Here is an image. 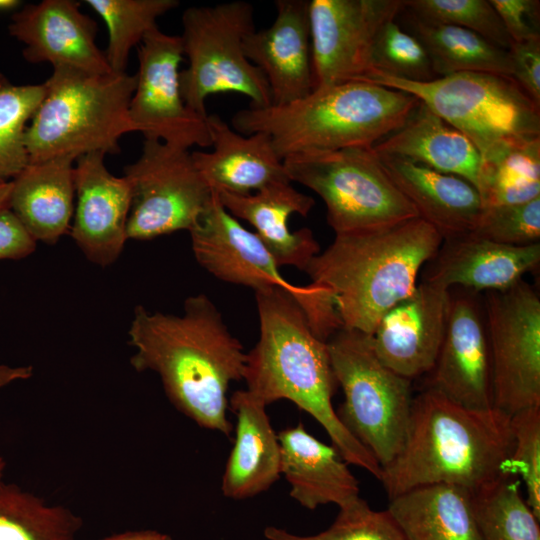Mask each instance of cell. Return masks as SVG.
<instances>
[{
  "mask_svg": "<svg viewBox=\"0 0 540 540\" xmlns=\"http://www.w3.org/2000/svg\"><path fill=\"white\" fill-rule=\"evenodd\" d=\"M131 366L158 375L170 402L202 428L228 436V389L243 379L247 353L205 294L188 297L183 313L134 309L128 329Z\"/></svg>",
  "mask_w": 540,
  "mask_h": 540,
  "instance_id": "cell-1",
  "label": "cell"
},
{
  "mask_svg": "<svg viewBox=\"0 0 540 540\" xmlns=\"http://www.w3.org/2000/svg\"><path fill=\"white\" fill-rule=\"evenodd\" d=\"M259 338L247 353L246 390L265 406L286 399L311 415L348 463L380 480L375 457L347 430L332 405L336 389L327 342L297 300L281 288L255 292Z\"/></svg>",
  "mask_w": 540,
  "mask_h": 540,
  "instance_id": "cell-2",
  "label": "cell"
},
{
  "mask_svg": "<svg viewBox=\"0 0 540 540\" xmlns=\"http://www.w3.org/2000/svg\"><path fill=\"white\" fill-rule=\"evenodd\" d=\"M512 449L510 416L465 408L426 387L413 398L404 446L382 467L380 481L389 499L429 484L476 493L514 474Z\"/></svg>",
  "mask_w": 540,
  "mask_h": 540,
  "instance_id": "cell-3",
  "label": "cell"
},
{
  "mask_svg": "<svg viewBox=\"0 0 540 540\" xmlns=\"http://www.w3.org/2000/svg\"><path fill=\"white\" fill-rule=\"evenodd\" d=\"M443 238L420 217L335 234L305 272L327 293L341 329L372 335L382 316L413 293Z\"/></svg>",
  "mask_w": 540,
  "mask_h": 540,
  "instance_id": "cell-4",
  "label": "cell"
},
{
  "mask_svg": "<svg viewBox=\"0 0 540 540\" xmlns=\"http://www.w3.org/2000/svg\"><path fill=\"white\" fill-rule=\"evenodd\" d=\"M419 100L369 82L319 87L286 105L249 107L235 113L241 134L270 136L281 159L310 151L371 148L402 126Z\"/></svg>",
  "mask_w": 540,
  "mask_h": 540,
  "instance_id": "cell-5",
  "label": "cell"
},
{
  "mask_svg": "<svg viewBox=\"0 0 540 540\" xmlns=\"http://www.w3.org/2000/svg\"><path fill=\"white\" fill-rule=\"evenodd\" d=\"M137 76L53 68L24 133L28 162L91 152L115 154L120 138L138 132L129 114Z\"/></svg>",
  "mask_w": 540,
  "mask_h": 540,
  "instance_id": "cell-6",
  "label": "cell"
},
{
  "mask_svg": "<svg viewBox=\"0 0 540 540\" xmlns=\"http://www.w3.org/2000/svg\"><path fill=\"white\" fill-rule=\"evenodd\" d=\"M361 82L413 95L463 133L480 157L504 143L540 137V106L510 76L459 72L418 82L372 71Z\"/></svg>",
  "mask_w": 540,
  "mask_h": 540,
  "instance_id": "cell-7",
  "label": "cell"
},
{
  "mask_svg": "<svg viewBox=\"0 0 540 540\" xmlns=\"http://www.w3.org/2000/svg\"><path fill=\"white\" fill-rule=\"evenodd\" d=\"M327 345L344 394L337 416L382 468L400 453L406 440L413 402L411 380L380 361L371 335L340 329Z\"/></svg>",
  "mask_w": 540,
  "mask_h": 540,
  "instance_id": "cell-8",
  "label": "cell"
},
{
  "mask_svg": "<svg viewBox=\"0 0 540 540\" xmlns=\"http://www.w3.org/2000/svg\"><path fill=\"white\" fill-rule=\"evenodd\" d=\"M183 53L188 59L180 71V91L186 106L207 117L205 102L213 94L239 93L251 107L272 105L263 72L245 55V38L255 31L253 6L231 1L212 6H192L182 15Z\"/></svg>",
  "mask_w": 540,
  "mask_h": 540,
  "instance_id": "cell-9",
  "label": "cell"
},
{
  "mask_svg": "<svg viewBox=\"0 0 540 540\" xmlns=\"http://www.w3.org/2000/svg\"><path fill=\"white\" fill-rule=\"evenodd\" d=\"M283 163L291 182L321 197L335 234L419 217L385 172L373 147L301 152L285 157Z\"/></svg>",
  "mask_w": 540,
  "mask_h": 540,
  "instance_id": "cell-10",
  "label": "cell"
},
{
  "mask_svg": "<svg viewBox=\"0 0 540 540\" xmlns=\"http://www.w3.org/2000/svg\"><path fill=\"white\" fill-rule=\"evenodd\" d=\"M198 264L224 282L255 292L281 288L303 309L313 332L322 340L341 329L327 293L319 286L295 285L280 273V267L255 232L247 230L221 204L217 194L189 231Z\"/></svg>",
  "mask_w": 540,
  "mask_h": 540,
  "instance_id": "cell-11",
  "label": "cell"
},
{
  "mask_svg": "<svg viewBox=\"0 0 540 540\" xmlns=\"http://www.w3.org/2000/svg\"><path fill=\"white\" fill-rule=\"evenodd\" d=\"M124 176L132 191L128 239L190 231L213 196L189 150L158 139H145L140 157L124 167Z\"/></svg>",
  "mask_w": 540,
  "mask_h": 540,
  "instance_id": "cell-12",
  "label": "cell"
},
{
  "mask_svg": "<svg viewBox=\"0 0 540 540\" xmlns=\"http://www.w3.org/2000/svg\"><path fill=\"white\" fill-rule=\"evenodd\" d=\"M483 313L489 344L493 407L513 414L540 406V299L523 279L488 291Z\"/></svg>",
  "mask_w": 540,
  "mask_h": 540,
  "instance_id": "cell-13",
  "label": "cell"
},
{
  "mask_svg": "<svg viewBox=\"0 0 540 540\" xmlns=\"http://www.w3.org/2000/svg\"><path fill=\"white\" fill-rule=\"evenodd\" d=\"M181 36L153 28L138 48L136 88L129 105L132 122L145 139L188 149L211 146L207 117L189 109L180 91Z\"/></svg>",
  "mask_w": 540,
  "mask_h": 540,
  "instance_id": "cell-14",
  "label": "cell"
},
{
  "mask_svg": "<svg viewBox=\"0 0 540 540\" xmlns=\"http://www.w3.org/2000/svg\"><path fill=\"white\" fill-rule=\"evenodd\" d=\"M403 9V0L309 1L313 90L368 76L380 28Z\"/></svg>",
  "mask_w": 540,
  "mask_h": 540,
  "instance_id": "cell-15",
  "label": "cell"
},
{
  "mask_svg": "<svg viewBox=\"0 0 540 540\" xmlns=\"http://www.w3.org/2000/svg\"><path fill=\"white\" fill-rule=\"evenodd\" d=\"M450 289L444 338L427 383L472 410L493 409L489 344L481 308L472 290Z\"/></svg>",
  "mask_w": 540,
  "mask_h": 540,
  "instance_id": "cell-16",
  "label": "cell"
},
{
  "mask_svg": "<svg viewBox=\"0 0 540 540\" xmlns=\"http://www.w3.org/2000/svg\"><path fill=\"white\" fill-rule=\"evenodd\" d=\"M104 156L91 152L75 160L76 203L69 231L84 256L101 267L113 264L123 251L132 200L128 179L110 173Z\"/></svg>",
  "mask_w": 540,
  "mask_h": 540,
  "instance_id": "cell-17",
  "label": "cell"
},
{
  "mask_svg": "<svg viewBox=\"0 0 540 540\" xmlns=\"http://www.w3.org/2000/svg\"><path fill=\"white\" fill-rule=\"evenodd\" d=\"M97 23L72 0H43L16 11L9 34L24 45L30 63H50L88 73H113L96 44Z\"/></svg>",
  "mask_w": 540,
  "mask_h": 540,
  "instance_id": "cell-18",
  "label": "cell"
},
{
  "mask_svg": "<svg viewBox=\"0 0 540 540\" xmlns=\"http://www.w3.org/2000/svg\"><path fill=\"white\" fill-rule=\"evenodd\" d=\"M449 305L450 289L417 284L382 316L371 335L380 361L409 380L429 373L444 338Z\"/></svg>",
  "mask_w": 540,
  "mask_h": 540,
  "instance_id": "cell-19",
  "label": "cell"
},
{
  "mask_svg": "<svg viewBox=\"0 0 540 540\" xmlns=\"http://www.w3.org/2000/svg\"><path fill=\"white\" fill-rule=\"evenodd\" d=\"M276 17L267 28L244 40L248 60L264 74L272 105H286L313 90L309 1L277 0Z\"/></svg>",
  "mask_w": 540,
  "mask_h": 540,
  "instance_id": "cell-20",
  "label": "cell"
},
{
  "mask_svg": "<svg viewBox=\"0 0 540 540\" xmlns=\"http://www.w3.org/2000/svg\"><path fill=\"white\" fill-rule=\"evenodd\" d=\"M423 275L425 282L451 289L502 291L540 263V243L511 246L473 233L443 239Z\"/></svg>",
  "mask_w": 540,
  "mask_h": 540,
  "instance_id": "cell-21",
  "label": "cell"
},
{
  "mask_svg": "<svg viewBox=\"0 0 540 540\" xmlns=\"http://www.w3.org/2000/svg\"><path fill=\"white\" fill-rule=\"evenodd\" d=\"M215 194L232 216L253 226L279 267L289 265L305 271L319 253L309 228L291 231L288 226L291 215L307 216L315 205L312 197L296 190L290 181L274 182L247 195Z\"/></svg>",
  "mask_w": 540,
  "mask_h": 540,
  "instance_id": "cell-22",
  "label": "cell"
},
{
  "mask_svg": "<svg viewBox=\"0 0 540 540\" xmlns=\"http://www.w3.org/2000/svg\"><path fill=\"white\" fill-rule=\"evenodd\" d=\"M207 124L213 150L191 155L213 193L247 195L274 182L290 181L268 134L243 136L216 114L207 116Z\"/></svg>",
  "mask_w": 540,
  "mask_h": 540,
  "instance_id": "cell-23",
  "label": "cell"
},
{
  "mask_svg": "<svg viewBox=\"0 0 540 540\" xmlns=\"http://www.w3.org/2000/svg\"><path fill=\"white\" fill-rule=\"evenodd\" d=\"M378 156L385 172L413 204L418 216L443 239L473 232L483 205L471 183L408 159Z\"/></svg>",
  "mask_w": 540,
  "mask_h": 540,
  "instance_id": "cell-24",
  "label": "cell"
},
{
  "mask_svg": "<svg viewBox=\"0 0 540 540\" xmlns=\"http://www.w3.org/2000/svg\"><path fill=\"white\" fill-rule=\"evenodd\" d=\"M229 408L236 430L221 491L229 499L243 500L268 490L281 477V449L266 406L246 389L231 395Z\"/></svg>",
  "mask_w": 540,
  "mask_h": 540,
  "instance_id": "cell-25",
  "label": "cell"
},
{
  "mask_svg": "<svg viewBox=\"0 0 540 540\" xmlns=\"http://www.w3.org/2000/svg\"><path fill=\"white\" fill-rule=\"evenodd\" d=\"M281 475L290 484V497L314 510L339 508L359 497V483L337 449L308 433L302 423L278 433Z\"/></svg>",
  "mask_w": 540,
  "mask_h": 540,
  "instance_id": "cell-26",
  "label": "cell"
},
{
  "mask_svg": "<svg viewBox=\"0 0 540 540\" xmlns=\"http://www.w3.org/2000/svg\"><path fill=\"white\" fill-rule=\"evenodd\" d=\"M75 160L60 156L28 162L11 180L8 208L36 242L55 245L70 231Z\"/></svg>",
  "mask_w": 540,
  "mask_h": 540,
  "instance_id": "cell-27",
  "label": "cell"
},
{
  "mask_svg": "<svg viewBox=\"0 0 540 540\" xmlns=\"http://www.w3.org/2000/svg\"><path fill=\"white\" fill-rule=\"evenodd\" d=\"M373 150L459 176L477 189L481 165L478 150L463 133L420 101L402 126L375 144Z\"/></svg>",
  "mask_w": 540,
  "mask_h": 540,
  "instance_id": "cell-28",
  "label": "cell"
},
{
  "mask_svg": "<svg viewBox=\"0 0 540 540\" xmlns=\"http://www.w3.org/2000/svg\"><path fill=\"white\" fill-rule=\"evenodd\" d=\"M387 511L406 540H482L473 493L451 484H429L390 499Z\"/></svg>",
  "mask_w": 540,
  "mask_h": 540,
  "instance_id": "cell-29",
  "label": "cell"
},
{
  "mask_svg": "<svg viewBox=\"0 0 540 540\" xmlns=\"http://www.w3.org/2000/svg\"><path fill=\"white\" fill-rule=\"evenodd\" d=\"M409 28L426 49L437 77L482 72L512 77L509 50L468 29L421 19L406 11Z\"/></svg>",
  "mask_w": 540,
  "mask_h": 540,
  "instance_id": "cell-30",
  "label": "cell"
},
{
  "mask_svg": "<svg viewBox=\"0 0 540 540\" xmlns=\"http://www.w3.org/2000/svg\"><path fill=\"white\" fill-rule=\"evenodd\" d=\"M477 191L483 207L540 197V137L507 142L482 156Z\"/></svg>",
  "mask_w": 540,
  "mask_h": 540,
  "instance_id": "cell-31",
  "label": "cell"
},
{
  "mask_svg": "<svg viewBox=\"0 0 540 540\" xmlns=\"http://www.w3.org/2000/svg\"><path fill=\"white\" fill-rule=\"evenodd\" d=\"M82 524L68 508L0 482V540H74Z\"/></svg>",
  "mask_w": 540,
  "mask_h": 540,
  "instance_id": "cell-32",
  "label": "cell"
},
{
  "mask_svg": "<svg viewBox=\"0 0 540 540\" xmlns=\"http://www.w3.org/2000/svg\"><path fill=\"white\" fill-rule=\"evenodd\" d=\"M521 480L507 474L473 493L482 540H540L539 521L520 490Z\"/></svg>",
  "mask_w": 540,
  "mask_h": 540,
  "instance_id": "cell-33",
  "label": "cell"
},
{
  "mask_svg": "<svg viewBox=\"0 0 540 540\" xmlns=\"http://www.w3.org/2000/svg\"><path fill=\"white\" fill-rule=\"evenodd\" d=\"M104 21L108 31L104 51L113 73L126 72L131 49L157 27V19L177 7V0H86Z\"/></svg>",
  "mask_w": 540,
  "mask_h": 540,
  "instance_id": "cell-34",
  "label": "cell"
},
{
  "mask_svg": "<svg viewBox=\"0 0 540 540\" xmlns=\"http://www.w3.org/2000/svg\"><path fill=\"white\" fill-rule=\"evenodd\" d=\"M44 84H15L0 72V180L28 164L24 133L44 96Z\"/></svg>",
  "mask_w": 540,
  "mask_h": 540,
  "instance_id": "cell-35",
  "label": "cell"
},
{
  "mask_svg": "<svg viewBox=\"0 0 540 540\" xmlns=\"http://www.w3.org/2000/svg\"><path fill=\"white\" fill-rule=\"evenodd\" d=\"M267 540H406L390 513L376 511L360 496L343 507L334 522L314 535H297L285 529L268 526Z\"/></svg>",
  "mask_w": 540,
  "mask_h": 540,
  "instance_id": "cell-36",
  "label": "cell"
},
{
  "mask_svg": "<svg viewBox=\"0 0 540 540\" xmlns=\"http://www.w3.org/2000/svg\"><path fill=\"white\" fill-rule=\"evenodd\" d=\"M404 10L415 16L473 31L509 50L512 40L489 0H405Z\"/></svg>",
  "mask_w": 540,
  "mask_h": 540,
  "instance_id": "cell-37",
  "label": "cell"
},
{
  "mask_svg": "<svg viewBox=\"0 0 540 540\" xmlns=\"http://www.w3.org/2000/svg\"><path fill=\"white\" fill-rule=\"evenodd\" d=\"M372 65V71L404 80L425 82L437 78L422 43L395 19L380 28L373 45Z\"/></svg>",
  "mask_w": 540,
  "mask_h": 540,
  "instance_id": "cell-38",
  "label": "cell"
},
{
  "mask_svg": "<svg viewBox=\"0 0 540 540\" xmlns=\"http://www.w3.org/2000/svg\"><path fill=\"white\" fill-rule=\"evenodd\" d=\"M471 233L511 246L539 243L540 197L523 203L483 207Z\"/></svg>",
  "mask_w": 540,
  "mask_h": 540,
  "instance_id": "cell-39",
  "label": "cell"
},
{
  "mask_svg": "<svg viewBox=\"0 0 540 540\" xmlns=\"http://www.w3.org/2000/svg\"><path fill=\"white\" fill-rule=\"evenodd\" d=\"M510 426L513 436L512 472L524 483L525 500L540 520V406L513 414Z\"/></svg>",
  "mask_w": 540,
  "mask_h": 540,
  "instance_id": "cell-40",
  "label": "cell"
},
{
  "mask_svg": "<svg viewBox=\"0 0 540 540\" xmlns=\"http://www.w3.org/2000/svg\"><path fill=\"white\" fill-rule=\"evenodd\" d=\"M512 42L540 40L538 0H489Z\"/></svg>",
  "mask_w": 540,
  "mask_h": 540,
  "instance_id": "cell-41",
  "label": "cell"
},
{
  "mask_svg": "<svg viewBox=\"0 0 540 540\" xmlns=\"http://www.w3.org/2000/svg\"><path fill=\"white\" fill-rule=\"evenodd\" d=\"M512 78L540 106V40L512 43Z\"/></svg>",
  "mask_w": 540,
  "mask_h": 540,
  "instance_id": "cell-42",
  "label": "cell"
},
{
  "mask_svg": "<svg viewBox=\"0 0 540 540\" xmlns=\"http://www.w3.org/2000/svg\"><path fill=\"white\" fill-rule=\"evenodd\" d=\"M36 243L8 207L0 211V260L25 258Z\"/></svg>",
  "mask_w": 540,
  "mask_h": 540,
  "instance_id": "cell-43",
  "label": "cell"
},
{
  "mask_svg": "<svg viewBox=\"0 0 540 540\" xmlns=\"http://www.w3.org/2000/svg\"><path fill=\"white\" fill-rule=\"evenodd\" d=\"M32 374V366H9L0 364V388L15 381L29 379Z\"/></svg>",
  "mask_w": 540,
  "mask_h": 540,
  "instance_id": "cell-44",
  "label": "cell"
},
{
  "mask_svg": "<svg viewBox=\"0 0 540 540\" xmlns=\"http://www.w3.org/2000/svg\"><path fill=\"white\" fill-rule=\"evenodd\" d=\"M100 540H172V538L156 530H135L114 534Z\"/></svg>",
  "mask_w": 540,
  "mask_h": 540,
  "instance_id": "cell-45",
  "label": "cell"
},
{
  "mask_svg": "<svg viewBox=\"0 0 540 540\" xmlns=\"http://www.w3.org/2000/svg\"><path fill=\"white\" fill-rule=\"evenodd\" d=\"M12 182L0 180V211L8 207Z\"/></svg>",
  "mask_w": 540,
  "mask_h": 540,
  "instance_id": "cell-46",
  "label": "cell"
},
{
  "mask_svg": "<svg viewBox=\"0 0 540 540\" xmlns=\"http://www.w3.org/2000/svg\"><path fill=\"white\" fill-rule=\"evenodd\" d=\"M20 2L17 0H0V11L14 10L19 7Z\"/></svg>",
  "mask_w": 540,
  "mask_h": 540,
  "instance_id": "cell-47",
  "label": "cell"
},
{
  "mask_svg": "<svg viewBox=\"0 0 540 540\" xmlns=\"http://www.w3.org/2000/svg\"><path fill=\"white\" fill-rule=\"evenodd\" d=\"M5 466H6L5 460L2 457H0V482L2 481V478H3Z\"/></svg>",
  "mask_w": 540,
  "mask_h": 540,
  "instance_id": "cell-48",
  "label": "cell"
}]
</instances>
